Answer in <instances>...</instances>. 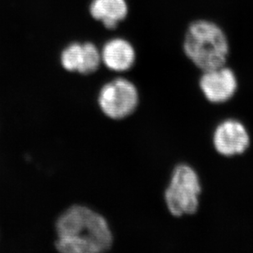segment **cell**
Returning a JSON list of instances; mask_svg holds the SVG:
<instances>
[{
  "label": "cell",
  "mask_w": 253,
  "mask_h": 253,
  "mask_svg": "<svg viewBox=\"0 0 253 253\" xmlns=\"http://www.w3.org/2000/svg\"><path fill=\"white\" fill-rule=\"evenodd\" d=\"M55 247L63 253H101L113 245V233L103 215L84 206L68 208L56 223Z\"/></svg>",
  "instance_id": "1"
},
{
  "label": "cell",
  "mask_w": 253,
  "mask_h": 253,
  "mask_svg": "<svg viewBox=\"0 0 253 253\" xmlns=\"http://www.w3.org/2000/svg\"><path fill=\"white\" fill-rule=\"evenodd\" d=\"M183 49L186 57L203 72L226 64L229 43L224 31L215 22L197 20L187 30Z\"/></svg>",
  "instance_id": "2"
},
{
  "label": "cell",
  "mask_w": 253,
  "mask_h": 253,
  "mask_svg": "<svg viewBox=\"0 0 253 253\" xmlns=\"http://www.w3.org/2000/svg\"><path fill=\"white\" fill-rule=\"evenodd\" d=\"M201 193L202 185L196 170L187 164H180L172 172L166 189V205L175 217L193 215L199 208Z\"/></svg>",
  "instance_id": "3"
},
{
  "label": "cell",
  "mask_w": 253,
  "mask_h": 253,
  "mask_svg": "<svg viewBox=\"0 0 253 253\" xmlns=\"http://www.w3.org/2000/svg\"><path fill=\"white\" fill-rule=\"evenodd\" d=\"M98 102L99 108L107 117L113 120L125 119L138 108L139 90L129 80L117 78L102 87Z\"/></svg>",
  "instance_id": "4"
},
{
  "label": "cell",
  "mask_w": 253,
  "mask_h": 253,
  "mask_svg": "<svg viewBox=\"0 0 253 253\" xmlns=\"http://www.w3.org/2000/svg\"><path fill=\"white\" fill-rule=\"evenodd\" d=\"M199 87L207 100L224 103L230 100L238 89V80L234 71L225 65L203 71Z\"/></svg>",
  "instance_id": "5"
},
{
  "label": "cell",
  "mask_w": 253,
  "mask_h": 253,
  "mask_svg": "<svg viewBox=\"0 0 253 253\" xmlns=\"http://www.w3.org/2000/svg\"><path fill=\"white\" fill-rule=\"evenodd\" d=\"M215 151L227 158L241 155L250 145V135L240 121L226 119L215 127L212 135Z\"/></svg>",
  "instance_id": "6"
},
{
  "label": "cell",
  "mask_w": 253,
  "mask_h": 253,
  "mask_svg": "<svg viewBox=\"0 0 253 253\" xmlns=\"http://www.w3.org/2000/svg\"><path fill=\"white\" fill-rule=\"evenodd\" d=\"M61 63L68 72L88 75L95 72L102 63L101 52L93 43H72L61 54Z\"/></svg>",
  "instance_id": "7"
},
{
  "label": "cell",
  "mask_w": 253,
  "mask_h": 253,
  "mask_svg": "<svg viewBox=\"0 0 253 253\" xmlns=\"http://www.w3.org/2000/svg\"><path fill=\"white\" fill-rule=\"evenodd\" d=\"M100 52L102 62L113 72H127L134 67L136 62L134 46L123 38L111 39Z\"/></svg>",
  "instance_id": "8"
},
{
  "label": "cell",
  "mask_w": 253,
  "mask_h": 253,
  "mask_svg": "<svg viewBox=\"0 0 253 253\" xmlns=\"http://www.w3.org/2000/svg\"><path fill=\"white\" fill-rule=\"evenodd\" d=\"M91 16L108 30L117 28L129 13L126 0H93L89 6Z\"/></svg>",
  "instance_id": "9"
}]
</instances>
